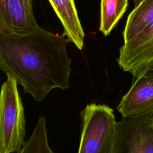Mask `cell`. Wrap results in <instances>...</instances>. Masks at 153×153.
Here are the masks:
<instances>
[{
	"instance_id": "cell-1",
	"label": "cell",
	"mask_w": 153,
	"mask_h": 153,
	"mask_svg": "<svg viewBox=\"0 0 153 153\" xmlns=\"http://www.w3.org/2000/svg\"><path fill=\"white\" fill-rule=\"evenodd\" d=\"M65 35L39 27L26 34L0 32V68L35 100L53 89L69 88L72 60Z\"/></svg>"
},
{
	"instance_id": "cell-2",
	"label": "cell",
	"mask_w": 153,
	"mask_h": 153,
	"mask_svg": "<svg viewBox=\"0 0 153 153\" xmlns=\"http://www.w3.org/2000/svg\"><path fill=\"white\" fill-rule=\"evenodd\" d=\"M17 81L7 76L0 95V153H20L25 143L24 108Z\"/></svg>"
},
{
	"instance_id": "cell-3",
	"label": "cell",
	"mask_w": 153,
	"mask_h": 153,
	"mask_svg": "<svg viewBox=\"0 0 153 153\" xmlns=\"http://www.w3.org/2000/svg\"><path fill=\"white\" fill-rule=\"evenodd\" d=\"M82 123L79 153H112L117 124L114 110L90 103L81 112Z\"/></svg>"
},
{
	"instance_id": "cell-4",
	"label": "cell",
	"mask_w": 153,
	"mask_h": 153,
	"mask_svg": "<svg viewBox=\"0 0 153 153\" xmlns=\"http://www.w3.org/2000/svg\"><path fill=\"white\" fill-rule=\"evenodd\" d=\"M112 153H153V112L117 122Z\"/></svg>"
},
{
	"instance_id": "cell-5",
	"label": "cell",
	"mask_w": 153,
	"mask_h": 153,
	"mask_svg": "<svg viewBox=\"0 0 153 153\" xmlns=\"http://www.w3.org/2000/svg\"><path fill=\"white\" fill-rule=\"evenodd\" d=\"M117 59L120 67L136 78L140 71L153 62V23L120 48Z\"/></svg>"
},
{
	"instance_id": "cell-6",
	"label": "cell",
	"mask_w": 153,
	"mask_h": 153,
	"mask_svg": "<svg viewBox=\"0 0 153 153\" xmlns=\"http://www.w3.org/2000/svg\"><path fill=\"white\" fill-rule=\"evenodd\" d=\"M32 0H0V32L26 34L37 30Z\"/></svg>"
},
{
	"instance_id": "cell-7",
	"label": "cell",
	"mask_w": 153,
	"mask_h": 153,
	"mask_svg": "<svg viewBox=\"0 0 153 153\" xmlns=\"http://www.w3.org/2000/svg\"><path fill=\"white\" fill-rule=\"evenodd\" d=\"M135 78L117 107L122 117L153 112V70H143Z\"/></svg>"
},
{
	"instance_id": "cell-8",
	"label": "cell",
	"mask_w": 153,
	"mask_h": 153,
	"mask_svg": "<svg viewBox=\"0 0 153 153\" xmlns=\"http://www.w3.org/2000/svg\"><path fill=\"white\" fill-rule=\"evenodd\" d=\"M57 16L60 20L63 34L69 42L79 50L84 46V32L78 17L74 0H48Z\"/></svg>"
},
{
	"instance_id": "cell-9",
	"label": "cell",
	"mask_w": 153,
	"mask_h": 153,
	"mask_svg": "<svg viewBox=\"0 0 153 153\" xmlns=\"http://www.w3.org/2000/svg\"><path fill=\"white\" fill-rule=\"evenodd\" d=\"M153 23V0H143L129 14L123 32L124 42H127Z\"/></svg>"
},
{
	"instance_id": "cell-10",
	"label": "cell",
	"mask_w": 153,
	"mask_h": 153,
	"mask_svg": "<svg viewBox=\"0 0 153 153\" xmlns=\"http://www.w3.org/2000/svg\"><path fill=\"white\" fill-rule=\"evenodd\" d=\"M128 0H101L99 30L108 35L126 12Z\"/></svg>"
},
{
	"instance_id": "cell-11",
	"label": "cell",
	"mask_w": 153,
	"mask_h": 153,
	"mask_svg": "<svg viewBox=\"0 0 153 153\" xmlns=\"http://www.w3.org/2000/svg\"><path fill=\"white\" fill-rule=\"evenodd\" d=\"M45 152L53 153L47 138L46 120L44 116L39 117L33 132L27 142H25L20 153Z\"/></svg>"
},
{
	"instance_id": "cell-12",
	"label": "cell",
	"mask_w": 153,
	"mask_h": 153,
	"mask_svg": "<svg viewBox=\"0 0 153 153\" xmlns=\"http://www.w3.org/2000/svg\"><path fill=\"white\" fill-rule=\"evenodd\" d=\"M145 69H152L153 70V62H151V63H149V64H148L146 66H145L141 71H140V72L141 71H142L143 70H145ZM139 72V73H140ZM139 75V74H138Z\"/></svg>"
},
{
	"instance_id": "cell-13",
	"label": "cell",
	"mask_w": 153,
	"mask_h": 153,
	"mask_svg": "<svg viewBox=\"0 0 153 153\" xmlns=\"http://www.w3.org/2000/svg\"><path fill=\"white\" fill-rule=\"evenodd\" d=\"M143 0H134V7H136L137 5H138L140 3H141Z\"/></svg>"
}]
</instances>
